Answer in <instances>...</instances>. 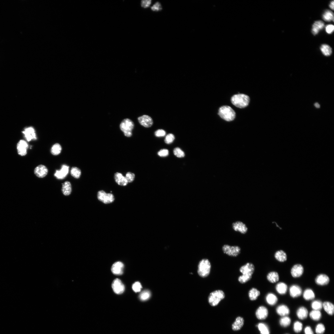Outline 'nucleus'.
Segmentation results:
<instances>
[{"instance_id": "nucleus-14", "label": "nucleus", "mask_w": 334, "mask_h": 334, "mask_svg": "<svg viewBox=\"0 0 334 334\" xmlns=\"http://www.w3.org/2000/svg\"><path fill=\"white\" fill-rule=\"evenodd\" d=\"M139 123L142 126L146 128L151 127L153 123L152 118L148 116L144 115L138 118Z\"/></svg>"}, {"instance_id": "nucleus-10", "label": "nucleus", "mask_w": 334, "mask_h": 334, "mask_svg": "<svg viewBox=\"0 0 334 334\" xmlns=\"http://www.w3.org/2000/svg\"><path fill=\"white\" fill-rule=\"evenodd\" d=\"M232 227L235 231L239 232L242 234H246L248 230L245 223L240 221H237L233 223Z\"/></svg>"}, {"instance_id": "nucleus-6", "label": "nucleus", "mask_w": 334, "mask_h": 334, "mask_svg": "<svg viewBox=\"0 0 334 334\" xmlns=\"http://www.w3.org/2000/svg\"><path fill=\"white\" fill-rule=\"evenodd\" d=\"M211 268L210 261L207 259H203L199 262L198 266V273L202 278H206L209 275Z\"/></svg>"}, {"instance_id": "nucleus-49", "label": "nucleus", "mask_w": 334, "mask_h": 334, "mask_svg": "<svg viewBox=\"0 0 334 334\" xmlns=\"http://www.w3.org/2000/svg\"><path fill=\"white\" fill-rule=\"evenodd\" d=\"M161 5L159 2H157L153 5L151 7V10L153 11H159L162 9Z\"/></svg>"}, {"instance_id": "nucleus-29", "label": "nucleus", "mask_w": 334, "mask_h": 334, "mask_svg": "<svg viewBox=\"0 0 334 334\" xmlns=\"http://www.w3.org/2000/svg\"><path fill=\"white\" fill-rule=\"evenodd\" d=\"M266 300L269 305L273 306L276 305L278 301L277 296L271 293H268L266 297Z\"/></svg>"}, {"instance_id": "nucleus-43", "label": "nucleus", "mask_w": 334, "mask_h": 334, "mask_svg": "<svg viewBox=\"0 0 334 334\" xmlns=\"http://www.w3.org/2000/svg\"><path fill=\"white\" fill-rule=\"evenodd\" d=\"M303 327V324L301 322L299 321H296L294 324L293 329L294 331L296 333H299L302 330Z\"/></svg>"}, {"instance_id": "nucleus-28", "label": "nucleus", "mask_w": 334, "mask_h": 334, "mask_svg": "<svg viewBox=\"0 0 334 334\" xmlns=\"http://www.w3.org/2000/svg\"><path fill=\"white\" fill-rule=\"evenodd\" d=\"M288 289L287 285L283 282L278 283L276 286V290L277 291L280 295L285 294L287 293Z\"/></svg>"}, {"instance_id": "nucleus-22", "label": "nucleus", "mask_w": 334, "mask_h": 334, "mask_svg": "<svg viewBox=\"0 0 334 334\" xmlns=\"http://www.w3.org/2000/svg\"><path fill=\"white\" fill-rule=\"evenodd\" d=\"M276 311L278 315L282 317L287 316L290 313V310L288 307L283 305L278 306L276 308Z\"/></svg>"}, {"instance_id": "nucleus-3", "label": "nucleus", "mask_w": 334, "mask_h": 334, "mask_svg": "<svg viewBox=\"0 0 334 334\" xmlns=\"http://www.w3.org/2000/svg\"><path fill=\"white\" fill-rule=\"evenodd\" d=\"M218 115L224 120L227 121H233L236 117V113L231 107L225 106L220 108Z\"/></svg>"}, {"instance_id": "nucleus-12", "label": "nucleus", "mask_w": 334, "mask_h": 334, "mask_svg": "<svg viewBox=\"0 0 334 334\" xmlns=\"http://www.w3.org/2000/svg\"><path fill=\"white\" fill-rule=\"evenodd\" d=\"M28 147L29 145L27 141L23 140H20L17 143V145L18 153L21 156H26Z\"/></svg>"}, {"instance_id": "nucleus-54", "label": "nucleus", "mask_w": 334, "mask_h": 334, "mask_svg": "<svg viewBox=\"0 0 334 334\" xmlns=\"http://www.w3.org/2000/svg\"><path fill=\"white\" fill-rule=\"evenodd\" d=\"M304 331H305V334H314V333L311 328L309 326H306L305 328Z\"/></svg>"}, {"instance_id": "nucleus-55", "label": "nucleus", "mask_w": 334, "mask_h": 334, "mask_svg": "<svg viewBox=\"0 0 334 334\" xmlns=\"http://www.w3.org/2000/svg\"><path fill=\"white\" fill-rule=\"evenodd\" d=\"M329 6L331 9L332 10H334V1L331 2L330 5Z\"/></svg>"}, {"instance_id": "nucleus-51", "label": "nucleus", "mask_w": 334, "mask_h": 334, "mask_svg": "<svg viewBox=\"0 0 334 334\" xmlns=\"http://www.w3.org/2000/svg\"><path fill=\"white\" fill-rule=\"evenodd\" d=\"M151 0H144L141 1V6L144 8H146L148 7L151 5Z\"/></svg>"}, {"instance_id": "nucleus-53", "label": "nucleus", "mask_w": 334, "mask_h": 334, "mask_svg": "<svg viewBox=\"0 0 334 334\" xmlns=\"http://www.w3.org/2000/svg\"><path fill=\"white\" fill-rule=\"evenodd\" d=\"M334 29V26L332 25H329L326 26L325 27V30L326 32L328 34H331L332 33Z\"/></svg>"}, {"instance_id": "nucleus-26", "label": "nucleus", "mask_w": 334, "mask_h": 334, "mask_svg": "<svg viewBox=\"0 0 334 334\" xmlns=\"http://www.w3.org/2000/svg\"><path fill=\"white\" fill-rule=\"evenodd\" d=\"M297 317L299 319H305L308 317V311L307 309L304 307H301L298 309L296 312Z\"/></svg>"}, {"instance_id": "nucleus-31", "label": "nucleus", "mask_w": 334, "mask_h": 334, "mask_svg": "<svg viewBox=\"0 0 334 334\" xmlns=\"http://www.w3.org/2000/svg\"><path fill=\"white\" fill-rule=\"evenodd\" d=\"M260 294V292L258 289L253 288L249 291L248 295L250 300L254 301L257 299Z\"/></svg>"}, {"instance_id": "nucleus-24", "label": "nucleus", "mask_w": 334, "mask_h": 334, "mask_svg": "<svg viewBox=\"0 0 334 334\" xmlns=\"http://www.w3.org/2000/svg\"><path fill=\"white\" fill-rule=\"evenodd\" d=\"M244 324V320L241 317H238L232 325L233 330L237 331L240 330L243 327Z\"/></svg>"}, {"instance_id": "nucleus-13", "label": "nucleus", "mask_w": 334, "mask_h": 334, "mask_svg": "<svg viewBox=\"0 0 334 334\" xmlns=\"http://www.w3.org/2000/svg\"><path fill=\"white\" fill-rule=\"evenodd\" d=\"M69 171V166L66 165H63L61 170L56 171L54 176L58 179H64L68 174Z\"/></svg>"}, {"instance_id": "nucleus-15", "label": "nucleus", "mask_w": 334, "mask_h": 334, "mask_svg": "<svg viewBox=\"0 0 334 334\" xmlns=\"http://www.w3.org/2000/svg\"><path fill=\"white\" fill-rule=\"evenodd\" d=\"M304 272V268L301 264H297L292 267L290 273L291 276L294 278L300 277Z\"/></svg>"}, {"instance_id": "nucleus-41", "label": "nucleus", "mask_w": 334, "mask_h": 334, "mask_svg": "<svg viewBox=\"0 0 334 334\" xmlns=\"http://www.w3.org/2000/svg\"><path fill=\"white\" fill-rule=\"evenodd\" d=\"M311 307L313 310L320 311L323 307V303L319 300H315L312 303Z\"/></svg>"}, {"instance_id": "nucleus-30", "label": "nucleus", "mask_w": 334, "mask_h": 334, "mask_svg": "<svg viewBox=\"0 0 334 334\" xmlns=\"http://www.w3.org/2000/svg\"><path fill=\"white\" fill-rule=\"evenodd\" d=\"M267 278L268 281L271 283L278 282L279 279V276L278 272L272 271L267 274Z\"/></svg>"}, {"instance_id": "nucleus-23", "label": "nucleus", "mask_w": 334, "mask_h": 334, "mask_svg": "<svg viewBox=\"0 0 334 334\" xmlns=\"http://www.w3.org/2000/svg\"><path fill=\"white\" fill-rule=\"evenodd\" d=\"M325 26L324 23L321 21H317L314 23L312 29V33L314 35L318 34Z\"/></svg>"}, {"instance_id": "nucleus-20", "label": "nucleus", "mask_w": 334, "mask_h": 334, "mask_svg": "<svg viewBox=\"0 0 334 334\" xmlns=\"http://www.w3.org/2000/svg\"><path fill=\"white\" fill-rule=\"evenodd\" d=\"M114 178L116 182L119 186H126L128 183L126 177L121 173H116L114 175Z\"/></svg>"}, {"instance_id": "nucleus-45", "label": "nucleus", "mask_w": 334, "mask_h": 334, "mask_svg": "<svg viewBox=\"0 0 334 334\" xmlns=\"http://www.w3.org/2000/svg\"><path fill=\"white\" fill-rule=\"evenodd\" d=\"M174 153L176 156L179 158H183L185 156L184 152L179 148H176L174 149Z\"/></svg>"}, {"instance_id": "nucleus-40", "label": "nucleus", "mask_w": 334, "mask_h": 334, "mask_svg": "<svg viewBox=\"0 0 334 334\" xmlns=\"http://www.w3.org/2000/svg\"><path fill=\"white\" fill-rule=\"evenodd\" d=\"M70 172L71 176L76 178H79L81 175V170L77 167H73L71 169Z\"/></svg>"}, {"instance_id": "nucleus-25", "label": "nucleus", "mask_w": 334, "mask_h": 334, "mask_svg": "<svg viewBox=\"0 0 334 334\" xmlns=\"http://www.w3.org/2000/svg\"><path fill=\"white\" fill-rule=\"evenodd\" d=\"M62 192L65 196H69L72 192V187L69 181H66L62 184Z\"/></svg>"}, {"instance_id": "nucleus-39", "label": "nucleus", "mask_w": 334, "mask_h": 334, "mask_svg": "<svg viewBox=\"0 0 334 334\" xmlns=\"http://www.w3.org/2000/svg\"><path fill=\"white\" fill-rule=\"evenodd\" d=\"M258 328L261 334H270L269 327L266 324L264 323H260L258 325Z\"/></svg>"}, {"instance_id": "nucleus-42", "label": "nucleus", "mask_w": 334, "mask_h": 334, "mask_svg": "<svg viewBox=\"0 0 334 334\" xmlns=\"http://www.w3.org/2000/svg\"><path fill=\"white\" fill-rule=\"evenodd\" d=\"M151 292L148 290H145L142 291L139 295V298L142 301H145L150 298L151 296Z\"/></svg>"}, {"instance_id": "nucleus-27", "label": "nucleus", "mask_w": 334, "mask_h": 334, "mask_svg": "<svg viewBox=\"0 0 334 334\" xmlns=\"http://www.w3.org/2000/svg\"><path fill=\"white\" fill-rule=\"evenodd\" d=\"M276 259L280 262H283L287 260V254L282 250H278L274 254Z\"/></svg>"}, {"instance_id": "nucleus-2", "label": "nucleus", "mask_w": 334, "mask_h": 334, "mask_svg": "<svg viewBox=\"0 0 334 334\" xmlns=\"http://www.w3.org/2000/svg\"><path fill=\"white\" fill-rule=\"evenodd\" d=\"M250 100V98L248 95L243 94L235 95L231 99L233 104L240 108L247 107L249 103Z\"/></svg>"}, {"instance_id": "nucleus-21", "label": "nucleus", "mask_w": 334, "mask_h": 334, "mask_svg": "<svg viewBox=\"0 0 334 334\" xmlns=\"http://www.w3.org/2000/svg\"><path fill=\"white\" fill-rule=\"evenodd\" d=\"M290 294L292 298H296L300 296L302 294V290L299 286L294 285L290 288Z\"/></svg>"}, {"instance_id": "nucleus-47", "label": "nucleus", "mask_w": 334, "mask_h": 334, "mask_svg": "<svg viewBox=\"0 0 334 334\" xmlns=\"http://www.w3.org/2000/svg\"><path fill=\"white\" fill-rule=\"evenodd\" d=\"M175 139V136L173 135L172 134H169L166 136L165 141L167 144H171L173 142Z\"/></svg>"}, {"instance_id": "nucleus-18", "label": "nucleus", "mask_w": 334, "mask_h": 334, "mask_svg": "<svg viewBox=\"0 0 334 334\" xmlns=\"http://www.w3.org/2000/svg\"><path fill=\"white\" fill-rule=\"evenodd\" d=\"M268 315V310L265 307L260 306L256 310L255 315L256 318L260 320L266 319Z\"/></svg>"}, {"instance_id": "nucleus-38", "label": "nucleus", "mask_w": 334, "mask_h": 334, "mask_svg": "<svg viewBox=\"0 0 334 334\" xmlns=\"http://www.w3.org/2000/svg\"><path fill=\"white\" fill-rule=\"evenodd\" d=\"M291 323L290 318L288 316L283 317L280 319L279 321L280 325L282 327H287L289 326Z\"/></svg>"}, {"instance_id": "nucleus-9", "label": "nucleus", "mask_w": 334, "mask_h": 334, "mask_svg": "<svg viewBox=\"0 0 334 334\" xmlns=\"http://www.w3.org/2000/svg\"><path fill=\"white\" fill-rule=\"evenodd\" d=\"M22 133L24 136L25 139L28 142L36 140L37 139L35 130L33 127H30L26 128L22 131Z\"/></svg>"}, {"instance_id": "nucleus-16", "label": "nucleus", "mask_w": 334, "mask_h": 334, "mask_svg": "<svg viewBox=\"0 0 334 334\" xmlns=\"http://www.w3.org/2000/svg\"><path fill=\"white\" fill-rule=\"evenodd\" d=\"M48 173V170L46 167L42 165H39L36 168L34 173L36 176L39 178L45 177Z\"/></svg>"}, {"instance_id": "nucleus-44", "label": "nucleus", "mask_w": 334, "mask_h": 334, "mask_svg": "<svg viewBox=\"0 0 334 334\" xmlns=\"http://www.w3.org/2000/svg\"><path fill=\"white\" fill-rule=\"evenodd\" d=\"M325 330V327L323 324L319 323L316 326L315 331L317 334H323L324 333Z\"/></svg>"}, {"instance_id": "nucleus-5", "label": "nucleus", "mask_w": 334, "mask_h": 334, "mask_svg": "<svg viewBox=\"0 0 334 334\" xmlns=\"http://www.w3.org/2000/svg\"><path fill=\"white\" fill-rule=\"evenodd\" d=\"M134 127L133 122L128 118L124 119L121 122L120 127L125 136L130 138L132 136V131Z\"/></svg>"}, {"instance_id": "nucleus-52", "label": "nucleus", "mask_w": 334, "mask_h": 334, "mask_svg": "<svg viewBox=\"0 0 334 334\" xmlns=\"http://www.w3.org/2000/svg\"><path fill=\"white\" fill-rule=\"evenodd\" d=\"M166 133L165 131L163 129H159L156 131L155 133V135L157 137H163L165 136Z\"/></svg>"}, {"instance_id": "nucleus-35", "label": "nucleus", "mask_w": 334, "mask_h": 334, "mask_svg": "<svg viewBox=\"0 0 334 334\" xmlns=\"http://www.w3.org/2000/svg\"><path fill=\"white\" fill-rule=\"evenodd\" d=\"M62 150V148L61 145L59 143H56L52 146L51 149V153L53 156H58L61 153Z\"/></svg>"}, {"instance_id": "nucleus-46", "label": "nucleus", "mask_w": 334, "mask_h": 334, "mask_svg": "<svg viewBox=\"0 0 334 334\" xmlns=\"http://www.w3.org/2000/svg\"><path fill=\"white\" fill-rule=\"evenodd\" d=\"M125 177H126L128 183H131L134 181L135 175L134 173L128 172L127 173Z\"/></svg>"}, {"instance_id": "nucleus-19", "label": "nucleus", "mask_w": 334, "mask_h": 334, "mask_svg": "<svg viewBox=\"0 0 334 334\" xmlns=\"http://www.w3.org/2000/svg\"><path fill=\"white\" fill-rule=\"evenodd\" d=\"M124 265L122 262L118 261L112 265L111 270L112 273L116 275H121L123 273Z\"/></svg>"}, {"instance_id": "nucleus-7", "label": "nucleus", "mask_w": 334, "mask_h": 334, "mask_svg": "<svg viewBox=\"0 0 334 334\" xmlns=\"http://www.w3.org/2000/svg\"><path fill=\"white\" fill-rule=\"evenodd\" d=\"M223 253L232 257H236L241 253V248L238 246H231L228 244H225L222 247Z\"/></svg>"}, {"instance_id": "nucleus-1", "label": "nucleus", "mask_w": 334, "mask_h": 334, "mask_svg": "<svg viewBox=\"0 0 334 334\" xmlns=\"http://www.w3.org/2000/svg\"><path fill=\"white\" fill-rule=\"evenodd\" d=\"M255 270V266L252 263H247L242 266L240 271L242 275L238 277V281L241 284H244L249 281L252 278Z\"/></svg>"}, {"instance_id": "nucleus-32", "label": "nucleus", "mask_w": 334, "mask_h": 334, "mask_svg": "<svg viewBox=\"0 0 334 334\" xmlns=\"http://www.w3.org/2000/svg\"><path fill=\"white\" fill-rule=\"evenodd\" d=\"M323 307L328 314L331 315H333L334 313V306L332 303L330 302H325L323 303Z\"/></svg>"}, {"instance_id": "nucleus-48", "label": "nucleus", "mask_w": 334, "mask_h": 334, "mask_svg": "<svg viewBox=\"0 0 334 334\" xmlns=\"http://www.w3.org/2000/svg\"><path fill=\"white\" fill-rule=\"evenodd\" d=\"M142 288V286L139 282H136L132 285L133 289L135 292H140Z\"/></svg>"}, {"instance_id": "nucleus-36", "label": "nucleus", "mask_w": 334, "mask_h": 334, "mask_svg": "<svg viewBox=\"0 0 334 334\" xmlns=\"http://www.w3.org/2000/svg\"><path fill=\"white\" fill-rule=\"evenodd\" d=\"M309 316L312 320L317 321L320 319L322 314L320 311L313 310L310 313Z\"/></svg>"}, {"instance_id": "nucleus-56", "label": "nucleus", "mask_w": 334, "mask_h": 334, "mask_svg": "<svg viewBox=\"0 0 334 334\" xmlns=\"http://www.w3.org/2000/svg\"><path fill=\"white\" fill-rule=\"evenodd\" d=\"M314 105L316 108H320V105L318 103H316L314 104Z\"/></svg>"}, {"instance_id": "nucleus-17", "label": "nucleus", "mask_w": 334, "mask_h": 334, "mask_svg": "<svg viewBox=\"0 0 334 334\" xmlns=\"http://www.w3.org/2000/svg\"><path fill=\"white\" fill-rule=\"evenodd\" d=\"M315 282V283L318 285L324 286L329 283L330 278L326 274H320L316 277Z\"/></svg>"}, {"instance_id": "nucleus-33", "label": "nucleus", "mask_w": 334, "mask_h": 334, "mask_svg": "<svg viewBox=\"0 0 334 334\" xmlns=\"http://www.w3.org/2000/svg\"><path fill=\"white\" fill-rule=\"evenodd\" d=\"M304 299L307 301L313 300L315 297V294L312 290L307 289L304 291L303 294Z\"/></svg>"}, {"instance_id": "nucleus-50", "label": "nucleus", "mask_w": 334, "mask_h": 334, "mask_svg": "<svg viewBox=\"0 0 334 334\" xmlns=\"http://www.w3.org/2000/svg\"><path fill=\"white\" fill-rule=\"evenodd\" d=\"M158 154L161 157H165L168 156L169 151L166 149H163L158 153Z\"/></svg>"}, {"instance_id": "nucleus-4", "label": "nucleus", "mask_w": 334, "mask_h": 334, "mask_svg": "<svg viewBox=\"0 0 334 334\" xmlns=\"http://www.w3.org/2000/svg\"><path fill=\"white\" fill-rule=\"evenodd\" d=\"M225 297V294L223 290H215L212 292L209 295L208 302L212 306H216L224 299Z\"/></svg>"}, {"instance_id": "nucleus-11", "label": "nucleus", "mask_w": 334, "mask_h": 334, "mask_svg": "<svg viewBox=\"0 0 334 334\" xmlns=\"http://www.w3.org/2000/svg\"><path fill=\"white\" fill-rule=\"evenodd\" d=\"M112 287L115 293L117 294H121L125 290V287L121 280L116 278L113 281Z\"/></svg>"}, {"instance_id": "nucleus-34", "label": "nucleus", "mask_w": 334, "mask_h": 334, "mask_svg": "<svg viewBox=\"0 0 334 334\" xmlns=\"http://www.w3.org/2000/svg\"><path fill=\"white\" fill-rule=\"evenodd\" d=\"M320 49L323 54L326 56H330L332 53L331 48L329 45L327 44L322 45Z\"/></svg>"}, {"instance_id": "nucleus-8", "label": "nucleus", "mask_w": 334, "mask_h": 334, "mask_svg": "<svg viewBox=\"0 0 334 334\" xmlns=\"http://www.w3.org/2000/svg\"><path fill=\"white\" fill-rule=\"evenodd\" d=\"M97 198L100 201L106 204L112 203L115 200L114 195L111 193H106L103 190L98 192Z\"/></svg>"}, {"instance_id": "nucleus-37", "label": "nucleus", "mask_w": 334, "mask_h": 334, "mask_svg": "<svg viewBox=\"0 0 334 334\" xmlns=\"http://www.w3.org/2000/svg\"><path fill=\"white\" fill-rule=\"evenodd\" d=\"M323 19L326 21H334V15L332 12L329 10H326L323 16Z\"/></svg>"}]
</instances>
